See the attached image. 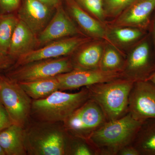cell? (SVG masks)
Returning a JSON list of instances; mask_svg holds the SVG:
<instances>
[{"label": "cell", "mask_w": 155, "mask_h": 155, "mask_svg": "<svg viewBox=\"0 0 155 155\" xmlns=\"http://www.w3.org/2000/svg\"><path fill=\"white\" fill-rule=\"evenodd\" d=\"M143 122L128 113L119 119L107 121L87 141L96 155H118L124 147L132 144Z\"/></svg>", "instance_id": "obj_1"}, {"label": "cell", "mask_w": 155, "mask_h": 155, "mask_svg": "<svg viewBox=\"0 0 155 155\" xmlns=\"http://www.w3.org/2000/svg\"><path fill=\"white\" fill-rule=\"evenodd\" d=\"M133 81L120 78L86 87L90 99L102 110L107 121L119 119L128 113V100Z\"/></svg>", "instance_id": "obj_2"}, {"label": "cell", "mask_w": 155, "mask_h": 155, "mask_svg": "<svg viewBox=\"0 0 155 155\" xmlns=\"http://www.w3.org/2000/svg\"><path fill=\"white\" fill-rule=\"evenodd\" d=\"M89 99L86 87L73 93L58 90L44 99L33 101L31 112L41 121L64 122Z\"/></svg>", "instance_id": "obj_3"}, {"label": "cell", "mask_w": 155, "mask_h": 155, "mask_svg": "<svg viewBox=\"0 0 155 155\" xmlns=\"http://www.w3.org/2000/svg\"><path fill=\"white\" fill-rule=\"evenodd\" d=\"M155 72V51L148 32L126 56L122 78L134 82L146 81Z\"/></svg>", "instance_id": "obj_4"}, {"label": "cell", "mask_w": 155, "mask_h": 155, "mask_svg": "<svg viewBox=\"0 0 155 155\" xmlns=\"http://www.w3.org/2000/svg\"><path fill=\"white\" fill-rule=\"evenodd\" d=\"M73 69L71 58L64 57L13 67L6 71L5 75L11 80L20 83L55 77Z\"/></svg>", "instance_id": "obj_5"}, {"label": "cell", "mask_w": 155, "mask_h": 155, "mask_svg": "<svg viewBox=\"0 0 155 155\" xmlns=\"http://www.w3.org/2000/svg\"><path fill=\"white\" fill-rule=\"evenodd\" d=\"M107 121L100 106L89 99L63 122L66 131L72 137L87 140Z\"/></svg>", "instance_id": "obj_6"}, {"label": "cell", "mask_w": 155, "mask_h": 155, "mask_svg": "<svg viewBox=\"0 0 155 155\" xmlns=\"http://www.w3.org/2000/svg\"><path fill=\"white\" fill-rule=\"evenodd\" d=\"M0 101L6 108L12 123L24 127L31 112V98L19 84L0 73Z\"/></svg>", "instance_id": "obj_7"}, {"label": "cell", "mask_w": 155, "mask_h": 155, "mask_svg": "<svg viewBox=\"0 0 155 155\" xmlns=\"http://www.w3.org/2000/svg\"><path fill=\"white\" fill-rule=\"evenodd\" d=\"M25 144L27 152L32 155H64L68 150L65 134L51 127L37 128L25 132Z\"/></svg>", "instance_id": "obj_8"}, {"label": "cell", "mask_w": 155, "mask_h": 155, "mask_svg": "<svg viewBox=\"0 0 155 155\" xmlns=\"http://www.w3.org/2000/svg\"><path fill=\"white\" fill-rule=\"evenodd\" d=\"M92 39L86 36H74L50 42L38 49L17 58L13 67L46 59L64 57L72 54L81 46Z\"/></svg>", "instance_id": "obj_9"}, {"label": "cell", "mask_w": 155, "mask_h": 155, "mask_svg": "<svg viewBox=\"0 0 155 155\" xmlns=\"http://www.w3.org/2000/svg\"><path fill=\"white\" fill-rule=\"evenodd\" d=\"M128 113L140 121L155 118V84L149 80L136 81L130 91Z\"/></svg>", "instance_id": "obj_10"}, {"label": "cell", "mask_w": 155, "mask_h": 155, "mask_svg": "<svg viewBox=\"0 0 155 155\" xmlns=\"http://www.w3.org/2000/svg\"><path fill=\"white\" fill-rule=\"evenodd\" d=\"M64 8L59 5L45 28L38 36V45L44 46L55 41L70 37L83 35Z\"/></svg>", "instance_id": "obj_11"}, {"label": "cell", "mask_w": 155, "mask_h": 155, "mask_svg": "<svg viewBox=\"0 0 155 155\" xmlns=\"http://www.w3.org/2000/svg\"><path fill=\"white\" fill-rule=\"evenodd\" d=\"M59 90H69L86 87L95 84L106 82L122 78V72H109L98 70L74 69L56 76Z\"/></svg>", "instance_id": "obj_12"}, {"label": "cell", "mask_w": 155, "mask_h": 155, "mask_svg": "<svg viewBox=\"0 0 155 155\" xmlns=\"http://www.w3.org/2000/svg\"><path fill=\"white\" fill-rule=\"evenodd\" d=\"M155 11V0H135L118 17L108 22L116 26L134 27L148 31Z\"/></svg>", "instance_id": "obj_13"}, {"label": "cell", "mask_w": 155, "mask_h": 155, "mask_svg": "<svg viewBox=\"0 0 155 155\" xmlns=\"http://www.w3.org/2000/svg\"><path fill=\"white\" fill-rule=\"evenodd\" d=\"M54 9L38 0H23L17 17L38 37L51 19Z\"/></svg>", "instance_id": "obj_14"}, {"label": "cell", "mask_w": 155, "mask_h": 155, "mask_svg": "<svg viewBox=\"0 0 155 155\" xmlns=\"http://www.w3.org/2000/svg\"><path fill=\"white\" fill-rule=\"evenodd\" d=\"M68 2L69 13L83 33L92 39L104 41L119 49L109 38L107 23L95 18L74 0H68Z\"/></svg>", "instance_id": "obj_15"}, {"label": "cell", "mask_w": 155, "mask_h": 155, "mask_svg": "<svg viewBox=\"0 0 155 155\" xmlns=\"http://www.w3.org/2000/svg\"><path fill=\"white\" fill-rule=\"evenodd\" d=\"M107 43L104 41L92 39L82 45L71 58L74 69H100L101 59Z\"/></svg>", "instance_id": "obj_16"}, {"label": "cell", "mask_w": 155, "mask_h": 155, "mask_svg": "<svg viewBox=\"0 0 155 155\" xmlns=\"http://www.w3.org/2000/svg\"><path fill=\"white\" fill-rule=\"evenodd\" d=\"M38 45L37 36L24 22L19 19L11 39L8 54L17 60L35 49Z\"/></svg>", "instance_id": "obj_17"}, {"label": "cell", "mask_w": 155, "mask_h": 155, "mask_svg": "<svg viewBox=\"0 0 155 155\" xmlns=\"http://www.w3.org/2000/svg\"><path fill=\"white\" fill-rule=\"evenodd\" d=\"M0 145L6 155H25L27 153L23 127L12 124L0 132Z\"/></svg>", "instance_id": "obj_18"}, {"label": "cell", "mask_w": 155, "mask_h": 155, "mask_svg": "<svg viewBox=\"0 0 155 155\" xmlns=\"http://www.w3.org/2000/svg\"><path fill=\"white\" fill-rule=\"evenodd\" d=\"M131 145L140 155H155V118L143 121Z\"/></svg>", "instance_id": "obj_19"}, {"label": "cell", "mask_w": 155, "mask_h": 155, "mask_svg": "<svg viewBox=\"0 0 155 155\" xmlns=\"http://www.w3.org/2000/svg\"><path fill=\"white\" fill-rule=\"evenodd\" d=\"M107 25L109 38L119 49L120 46L134 45L148 33L146 31L134 27L114 26L107 23Z\"/></svg>", "instance_id": "obj_20"}, {"label": "cell", "mask_w": 155, "mask_h": 155, "mask_svg": "<svg viewBox=\"0 0 155 155\" xmlns=\"http://www.w3.org/2000/svg\"><path fill=\"white\" fill-rule=\"evenodd\" d=\"M18 83L26 94L34 100L44 99L60 89L59 81L56 76Z\"/></svg>", "instance_id": "obj_21"}, {"label": "cell", "mask_w": 155, "mask_h": 155, "mask_svg": "<svg viewBox=\"0 0 155 155\" xmlns=\"http://www.w3.org/2000/svg\"><path fill=\"white\" fill-rule=\"evenodd\" d=\"M126 55L121 50L106 44L100 65V70L109 72H122Z\"/></svg>", "instance_id": "obj_22"}, {"label": "cell", "mask_w": 155, "mask_h": 155, "mask_svg": "<svg viewBox=\"0 0 155 155\" xmlns=\"http://www.w3.org/2000/svg\"><path fill=\"white\" fill-rule=\"evenodd\" d=\"M19 21L13 14L2 15L0 19V53L8 54L9 48L14 29Z\"/></svg>", "instance_id": "obj_23"}, {"label": "cell", "mask_w": 155, "mask_h": 155, "mask_svg": "<svg viewBox=\"0 0 155 155\" xmlns=\"http://www.w3.org/2000/svg\"><path fill=\"white\" fill-rule=\"evenodd\" d=\"M77 2L84 10L98 20L107 23L104 0H77Z\"/></svg>", "instance_id": "obj_24"}, {"label": "cell", "mask_w": 155, "mask_h": 155, "mask_svg": "<svg viewBox=\"0 0 155 155\" xmlns=\"http://www.w3.org/2000/svg\"><path fill=\"white\" fill-rule=\"evenodd\" d=\"M135 0H104L106 18L115 19L122 14Z\"/></svg>", "instance_id": "obj_25"}, {"label": "cell", "mask_w": 155, "mask_h": 155, "mask_svg": "<svg viewBox=\"0 0 155 155\" xmlns=\"http://www.w3.org/2000/svg\"><path fill=\"white\" fill-rule=\"evenodd\" d=\"M74 143L68 146L67 153L74 155H96L94 149L87 140L83 139L81 141Z\"/></svg>", "instance_id": "obj_26"}, {"label": "cell", "mask_w": 155, "mask_h": 155, "mask_svg": "<svg viewBox=\"0 0 155 155\" xmlns=\"http://www.w3.org/2000/svg\"><path fill=\"white\" fill-rule=\"evenodd\" d=\"M21 0H0V13L2 15L13 14L19 8Z\"/></svg>", "instance_id": "obj_27"}, {"label": "cell", "mask_w": 155, "mask_h": 155, "mask_svg": "<svg viewBox=\"0 0 155 155\" xmlns=\"http://www.w3.org/2000/svg\"><path fill=\"white\" fill-rule=\"evenodd\" d=\"M16 60L10 55L0 53V73L11 69L16 63Z\"/></svg>", "instance_id": "obj_28"}, {"label": "cell", "mask_w": 155, "mask_h": 155, "mask_svg": "<svg viewBox=\"0 0 155 155\" xmlns=\"http://www.w3.org/2000/svg\"><path fill=\"white\" fill-rule=\"evenodd\" d=\"M13 124L5 106L0 101V132Z\"/></svg>", "instance_id": "obj_29"}, {"label": "cell", "mask_w": 155, "mask_h": 155, "mask_svg": "<svg viewBox=\"0 0 155 155\" xmlns=\"http://www.w3.org/2000/svg\"><path fill=\"white\" fill-rule=\"evenodd\" d=\"M118 155H140V154L136 149L131 144L124 147L119 152Z\"/></svg>", "instance_id": "obj_30"}, {"label": "cell", "mask_w": 155, "mask_h": 155, "mask_svg": "<svg viewBox=\"0 0 155 155\" xmlns=\"http://www.w3.org/2000/svg\"><path fill=\"white\" fill-rule=\"evenodd\" d=\"M148 31V32L150 33L151 38L155 51V11L153 14L150 25Z\"/></svg>", "instance_id": "obj_31"}, {"label": "cell", "mask_w": 155, "mask_h": 155, "mask_svg": "<svg viewBox=\"0 0 155 155\" xmlns=\"http://www.w3.org/2000/svg\"><path fill=\"white\" fill-rule=\"evenodd\" d=\"M50 7L56 8L60 5V0H38Z\"/></svg>", "instance_id": "obj_32"}, {"label": "cell", "mask_w": 155, "mask_h": 155, "mask_svg": "<svg viewBox=\"0 0 155 155\" xmlns=\"http://www.w3.org/2000/svg\"><path fill=\"white\" fill-rule=\"evenodd\" d=\"M148 80L150 81L155 84V72L153 73V75L149 78Z\"/></svg>", "instance_id": "obj_33"}, {"label": "cell", "mask_w": 155, "mask_h": 155, "mask_svg": "<svg viewBox=\"0 0 155 155\" xmlns=\"http://www.w3.org/2000/svg\"><path fill=\"white\" fill-rule=\"evenodd\" d=\"M0 155H6L5 151L4 150L1 145H0Z\"/></svg>", "instance_id": "obj_34"}, {"label": "cell", "mask_w": 155, "mask_h": 155, "mask_svg": "<svg viewBox=\"0 0 155 155\" xmlns=\"http://www.w3.org/2000/svg\"><path fill=\"white\" fill-rule=\"evenodd\" d=\"M0 88H1V78H0Z\"/></svg>", "instance_id": "obj_35"}, {"label": "cell", "mask_w": 155, "mask_h": 155, "mask_svg": "<svg viewBox=\"0 0 155 155\" xmlns=\"http://www.w3.org/2000/svg\"><path fill=\"white\" fill-rule=\"evenodd\" d=\"M2 15L1 14V13H0V17H2Z\"/></svg>", "instance_id": "obj_36"}, {"label": "cell", "mask_w": 155, "mask_h": 155, "mask_svg": "<svg viewBox=\"0 0 155 155\" xmlns=\"http://www.w3.org/2000/svg\"><path fill=\"white\" fill-rule=\"evenodd\" d=\"M1 17H0V19H1Z\"/></svg>", "instance_id": "obj_37"}]
</instances>
